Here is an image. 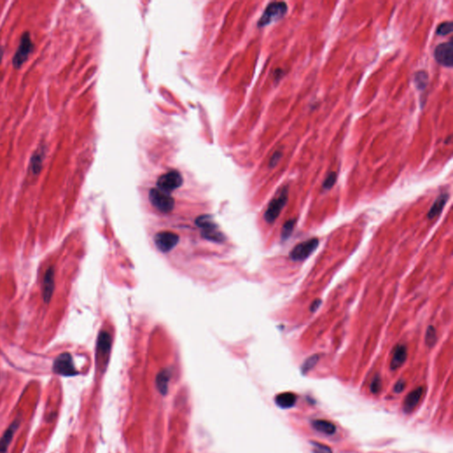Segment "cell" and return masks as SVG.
<instances>
[{"mask_svg": "<svg viewBox=\"0 0 453 453\" xmlns=\"http://www.w3.org/2000/svg\"><path fill=\"white\" fill-rule=\"evenodd\" d=\"M288 12V6L285 2H272L266 7L261 18L258 21V27H265L277 22L284 17Z\"/></svg>", "mask_w": 453, "mask_h": 453, "instance_id": "1", "label": "cell"}, {"mask_svg": "<svg viewBox=\"0 0 453 453\" xmlns=\"http://www.w3.org/2000/svg\"><path fill=\"white\" fill-rule=\"evenodd\" d=\"M33 49L34 44L30 32L23 33V36L21 37L19 46L13 58V66L15 68H22V66L26 62Z\"/></svg>", "mask_w": 453, "mask_h": 453, "instance_id": "2", "label": "cell"}, {"mask_svg": "<svg viewBox=\"0 0 453 453\" xmlns=\"http://www.w3.org/2000/svg\"><path fill=\"white\" fill-rule=\"evenodd\" d=\"M288 187H284L281 190L280 194L270 202L265 213V220L267 223L272 224L277 219L281 214V210L283 209L285 205L288 202Z\"/></svg>", "mask_w": 453, "mask_h": 453, "instance_id": "3", "label": "cell"}, {"mask_svg": "<svg viewBox=\"0 0 453 453\" xmlns=\"http://www.w3.org/2000/svg\"><path fill=\"white\" fill-rule=\"evenodd\" d=\"M149 199L153 206L162 213H169L175 206V201L169 193L159 189H153L149 193Z\"/></svg>", "mask_w": 453, "mask_h": 453, "instance_id": "4", "label": "cell"}, {"mask_svg": "<svg viewBox=\"0 0 453 453\" xmlns=\"http://www.w3.org/2000/svg\"><path fill=\"white\" fill-rule=\"evenodd\" d=\"M53 372L57 375L63 376H74L78 375L73 362L72 356L68 352H65L58 356L53 362Z\"/></svg>", "mask_w": 453, "mask_h": 453, "instance_id": "5", "label": "cell"}, {"mask_svg": "<svg viewBox=\"0 0 453 453\" xmlns=\"http://www.w3.org/2000/svg\"><path fill=\"white\" fill-rule=\"evenodd\" d=\"M184 179L183 176L178 171H169L166 173L158 179L157 185L159 190L169 193L181 187Z\"/></svg>", "mask_w": 453, "mask_h": 453, "instance_id": "6", "label": "cell"}, {"mask_svg": "<svg viewBox=\"0 0 453 453\" xmlns=\"http://www.w3.org/2000/svg\"><path fill=\"white\" fill-rule=\"evenodd\" d=\"M112 346V337L107 331H101L98 338L97 360L101 367H105Z\"/></svg>", "mask_w": 453, "mask_h": 453, "instance_id": "7", "label": "cell"}, {"mask_svg": "<svg viewBox=\"0 0 453 453\" xmlns=\"http://www.w3.org/2000/svg\"><path fill=\"white\" fill-rule=\"evenodd\" d=\"M319 245V240L317 238L307 240L306 242L300 243L293 248L289 253V258L293 261H302L308 258L314 251L317 249Z\"/></svg>", "mask_w": 453, "mask_h": 453, "instance_id": "8", "label": "cell"}, {"mask_svg": "<svg viewBox=\"0 0 453 453\" xmlns=\"http://www.w3.org/2000/svg\"><path fill=\"white\" fill-rule=\"evenodd\" d=\"M434 56L437 63L447 68H451L453 65L452 42L442 43L437 45L434 49Z\"/></svg>", "mask_w": 453, "mask_h": 453, "instance_id": "9", "label": "cell"}, {"mask_svg": "<svg viewBox=\"0 0 453 453\" xmlns=\"http://www.w3.org/2000/svg\"><path fill=\"white\" fill-rule=\"evenodd\" d=\"M179 241V236L170 231L158 233L154 238V242L159 250L162 252L171 251Z\"/></svg>", "mask_w": 453, "mask_h": 453, "instance_id": "10", "label": "cell"}, {"mask_svg": "<svg viewBox=\"0 0 453 453\" xmlns=\"http://www.w3.org/2000/svg\"><path fill=\"white\" fill-rule=\"evenodd\" d=\"M197 222L199 227L203 229V236L207 239L217 242H221L223 240V236L218 230L217 227L214 224V221L211 220V218L208 216H203L198 219Z\"/></svg>", "mask_w": 453, "mask_h": 453, "instance_id": "11", "label": "cell"}, {"mask_svg": "<svg viewBox=\"0 0 453 453\" xmlns=\"http://www.w3.org/2000/svg\"><path fill=\"white\" fill-rule=\"evenodd\" d=\"M55 271L54 267L51 266L46 270L43 280V299L45 303H50V301L53 297V291L55 288Z\"/></svg>", "mask_w": 453, "mask_h": 453, "instance_id": "12", "label": "cell"}, {"mask_svg": "<svg viewBox=\"0 0 453 453\" xmlns=\"http://www.w3.org/2000/svg\"><path fill=\"white\" fill-rule=\"evenodd\" d=\"M21 424V419L19 417L17 419H15L11 425L8 427V429L6 430L4 434L1 436L0 438V453H7L8 447L11 443L12 440L14 438L15 432L18 429Z\"/></svg>", "mask_w": 453, "mask_h": 453, "instance_id": "13", "label": "cell"}, {"mask_svg": "<svg viewBox=\"0 0 453 453\" xmlns=\"http://www.w3.org/2000/svg\"><path fill=\"white\" fill-rule=\"evenodd\" d=\"M45 152L46 148L45 145L42 144L41 147H39L38 150L35 152L33 156L30 160V170L32 172L33 175H38L41 172L42 167H43V162L45 158Z\"/></svg>", "mask_w": 453, "mask_h": 453, "instance_id": "14", "label": "cell"}, {"mask_svg": "<svg viewBox=\"0 0 453 453\" xmlns=\"http://www.w3.org/2000/svg\"><path fill=\"white\" fill-rule=\"evenodd\" d=\"M424 390L422 387L417 388L412 390L411 393L407 395L404 402V411L405 412H411L419 404V401L423 396Z\"/></svg>", "mask_w": 453, "mask_h": 453, "instance_id": "15", "label": "cell"}, {"mask_svg": "<svg viewBox=\"0 0 453 453\" xmlns=\"http://www.w3.org/2000/svg\"><path fill=\"white\" fill-rule=\"evenodd\" d=\"M406 358H407L406 346L404 345H397L394 350L393 356L390 362L391 370H396L397 368H399L405 362Z\"/></svg>", "mask_w": 453, "mask_h": 453, "instance_id": "16", "label": "cell"}, {"mask_svg": "<svg viewBox=\"0 0 453 453\" xmlns=\"http://www.w3.org/2000/svg\"><path fill=\"white\" fill-rule=\"evenodd\" d=\"M449 199V194L448 193H443L442 195L439 196L436 200L434 201L433 206H431L430 210L427 214V218L428 219H434V218L438 216L439 214L442 213L443 207L446 205V203Z\"/></svg>", "mask_w": 453, "mask_h": 453, "instance_id": "17", "label": "cell"}, {"mask_svg": "<svg viewBox=\"0 0 453 453\" xmlns=\"http://www.w3.org/2000/svg\"><path fill=\"white\" fill-rule=\"evenodd\" d=\"M296 399H297V397H296V394L292 393V392H284V393L279 394L275 397V403L281 408H290L296 404Z\"/></svg>", "mask_w": 453, "mask_h": 453, "instance_id": "18", "label": "cell"}, {"mask_svg": "<svg viewBox=\"0 0 453 453\" xmlns=\"http://www.w3.org/2000/svg\"><path fill=\"white\" fill-rule=\"evenodd\" d=\"M170 377H171V373L168 369L161 371L157 375L156 385H157L158 390L162 395H166L168 393Z\"/></svg>", "mask_w": 453, "mask_h": 453, "instance_id": "19", "label": "cell"}, {"mask_svg": "<svg viewBox=\"0 0 453 453\" xmlns=\"http://www.w3.org/2000/svg\"><path fill=\"white\" fill-rule=\"evenodd\" d=\"M312 425L316 430L323 434H333L337 430L336 425L326 419H315L313 420Z\"/></svg>", "mask_w": 453, "mask_h": 453, "instance_id": "20", "label": "cell"}, {"mask_svg": "<svg viewBox=\"0 0 453 453\" xmlns=\"http://www.w3.org/2000/svg\"><path fill=\"white\" fill-rule=\"evenodd\" d=\"M428 81H429V79H428L427 72L420 70V71L416 72L414 74V83L418 90H425L428 84Z\"/></svg>", "mask_w": 453, "mask_h": 453, "instance_id": "21", "label": "cell"}, {"mask_svg": "<svg viewBox=\"0 0 453 453\" xmlns=\"http://www.w3.org/2000/svg\"><path fill=\"white\" fill-rule=\"evenodd\" d=\"M296 222V218H294V219H290V220H288V221L285 222L284 225H283V227H282V230H281V238H282V239H288V236L291 235L293 229H294V228H295Z\"/></svg>", "mask_w": 453, "mask_h": 453, "instance_id": "22", "label": "cell"}, {"mask_svg": "<svg viewBox=\"0 0 453 453\" xmlns=\"http://www.w3.org/2000/svg\"><path fill=\"white\" fill-rule=\"evenodd\" d=\"M437 341V335H436V330L433 326H429L427 328L425 335V343L428 347H433L434 344Z\"/></svg>", "mask_w": 453, "mask_h": 453, "instance_id": "23", "label": "cell"}, {"mask_svg": "<svg viewBox=\"0 0 453 453\" xmlns=\"http://www.w3.org/2000/svg\"><path fill=\"white\" fill-rule=\"evenodd\" d=\"M319 360H320V356H319L318 354H315V355L309 357V358L304 362L303 366H302V372H303V374H307L308 371L311 370L313 367H315V365L318 363Z\"/></svg>", "mask_w": 453, "mask_h": 453, "instance_id": "24", "label": "cell"}, {"mask_svg": "<svg viewBox=\"0 0 453 453\" xmlns=\"http://www.w3.org/2000/svg\"><path fill=\"white\" fill-rule=\"evenodd\" d=\"M453 29V24L451 22H445V23H442L437 27V30H436V34L438 35V36H446V35H449L452 32Z\"/></svg>", "mask_w": 453, "mask_h": 453, "instance_id": "25", "label": "cell"}, {"mask_svg": "<svg viewBox=\"0 0 453 453\" xmlns=\"http://www.w3.org/2000/svg\"><path fill=\"white\" fill-rule=\"evenodd\" d=\"M337 180V174L336 172H330L327 176L326 179L323 182L322 187L324 190H330L333 187Z\"/></svg>", "mask_w": 453, "mask_h": 453, "instance_id": "26", "label": "cell"}, {"mask_svg": "<svg viewBox=\"0 0 453 453\" xmlns=\"http://www.w3.org/2000/svg\"><path fill=\"white\" fill-rule=\"evenodd\" d=\"M311 444L314 447V453H333L329 446L321 442H311Z\"/></svg>", "mask_w": 453, "mask_h": 453, "instance_id": "27", "label": "cell"}, {"mask_svg": "<svg viewBox=\"0 0 453 453\" xmlns=\"http://www.w3.org/2000/svg\"><path fill=\"white\" fill-rule=\"evenodd\" d=\"M381 388H382V380L379 376H376L371 383V391L373 393H378L379 391L381 390Z\"/></svg>", "mask_w": 453, "mask_h": 453, "instance_id": "28", "label": "cell"}, {"mask_svg": "<svg viewBox=\"0 0 453 453\" xmlns=\"http://www.w3.org/2000/svg\"><path fill=\"white\" fill-rule=\"evenodd\" d=\"M281 157H282V154H281V152H276V153H274V154H273L272 158H271V160H270V167H271V168L275 167L278 162H279V161L281 160Z\"/></svg>", "mask_w": 453, "mask_h": 453, "instance_id": "29", "label": "cell"}, {"mask_svg": "<svg viewBox=\"0 0 453 453\" xmlns=\"http://www.w3.org/2000/svg\"><path fill=\"white\" fill-rule=\"evenodd\" d=\"M404 387H405V382H404V380L401 379L396 383V385L394 387V391L397 392V393H401L404 390Z\"/></svg>", "mask_w": 453, "mask_h": 453, "instance_id": "30", "label": "cell"}, {"mask_svg": "<svg viewBox=\"0 0 453 453\" xmlns=\"http://www.w3.org/2000/svg\"><path fill=\"white\" fill-rule=\"evenodd\" d=\"M321 305H322V300H315V301H314V302H313V304H312L311 307H310V311H317V310H318L319 307H321Z\"/></svg>", "mask_w": 453, "mask_h": 453, "instance_id": "31", "label": "cell"}, {"mask_svg": "<svg viewBox=\"0 0 453 453\" xmlns=\"http://www.w3.org/2000/svg\"><path fill=\"white\" fill-rule=\"evenodd\" d=\"M3 56H4V48H3L2 46H0V63H1V61H2Z\"/></svg>", "mask_w": 453, "mask_h": 453, "instance_id": "32", "label": "cell"}]
</instances>
